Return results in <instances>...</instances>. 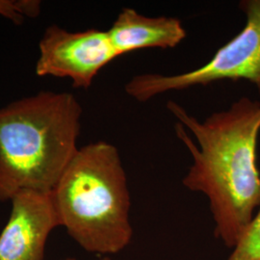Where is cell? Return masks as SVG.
<instances>
[{"instance_id":"6da1fadb","label":"cell","mask_w":260,"mask_h":260,"mask_svg":"<svg viewBox=\"0 0 260 260\" xmlns=\"http://www.w3.org/2000/svg\"><path fill=\"white\" fill-rule=\"evenodd\" d=\"M167 108L193 161L182 183L207 198L215 236L233 248L260 206V102L243 96L202 121L173 101Z\"/></svg>"},{"instance_id":"7a4b0ae2","label":"cell","mask_w":260,"mask_h":260,"mask_svg":"<svg viewBox=\"0 0 260 260\" xmlns=\"http://www.w3.org/2000/svg\"><path fill=\"white\" fill-rule=\"evenodd\" d=\"M82 108L69 93H40L0 108V202L54 190L78 148Z\"/></svg>"},{"instance_id":"3957f363","label":"cell","mask_w":260,"mask_h":260,"mask_svg":"<svg viewBox=\"0 0 260 260\" xmlns=\"http://www.w3.org/2000/svg\"><path fill=\"white\" fill-rule=\"evenodd\" d=\"M52 198L61 226L85 251L114 254L129 245V190L114 145L99 141L78 149Z\"/></svg>"},{"instance_id":"277c9868","label":"cell","mask_w":260,"mask_h":260,"mask_svg":"<svg viewBox=\"0 0 260 260\" xmlns=\"http://www.w3.org/2000/svg\"><path fill=\"white\" fill-rule=\"evenodd\" d=\"M239 7L246 16L245 26L206 64L177 75H135L125 84V93L146 103L161 93L223 80L249 81L260 93V0H243Z\"/></svg>"},{"instance_id":"5b68a950","label":"cell","mask_w":260,"mask_h":260,"mask_svg":"<svg viewBox=\"0 0 260 260\" xmlns=\"http://www.w3.org/2000/svg\"><path fill=\"white\" fill-rule=\"evenodd\" d=\"M39 48V76L70 78L74 87L85 90L105 66L120 57L107 31L99 29L70 32L51 25L46 29Z\"/></svg>"},{"instance_id":"8992f818","label":"cell","mask_w":260,"mask_h":260,"mask_svg":"<svg viewBox=\"0 0 260 260\" xmlns=\"http://www.w3.org/2000/svg\"><path fill=\"white\" fill-rule=\"evenodd\" d=\"M10 202L9 220L0 234V260H44L49 234L61 226L52 192L21 191Z\"/></svg>"},{"instance_id":"52a82bcc","label":"cell","mask_w":260,"mask_h":260,"mask_svg":"<svg viewBox=\"0 0 260 260\" xmlns=\"http://www.w3.org/2000/svg\"><path fill=\"white\" fill-rule=\"evenodd\" d=\"M107 33L120 57L145 48H174L187 36L180 19L146 17L132 8L121 10Z\"/></svg>"},{"instance_id":"ba28073f","label":"cell","mask_w":260,"mask_h":260,"mask_svg":"<svg viewBox=\"0 0 260 260\" xmlns=\"http://www.w3.org/2000/svg\"><path fill=\"white\" fill-rule=\"evenodd\" d=\"M226 260H260V206Z\"/></svg>"},{"instance_id":"9c48e42d","label":"cell","mask_w":260,"mask_h":260,"mask_svg":"<svg viewBox=\"0 0 260 260\" xmlns=\"http://www.w3.org/2000/svg\"><path fill=\"white\" fill-rule=\"evenodd\" d=\"M41 12L37 0H0V16L15 24H21L25 18H36Z\"/></svg>"},{"instance_id":"30bf717a","label":"cell","mask_w":260,"mask_h":260,"mask_svg":"<svg viewBox=\"0 0 260 260\" xmlns=\"http://www.w3.org/2000/svg\"><path fill=\"white\" fill-rule=\"evenodd\" d=\"M101 260H112L110 257H103V259Z\"/></svg>"},{"instance_id":"8fae6325","label":"cell","mask_w":260,"mask_h":260,"mask_svg":"<svg viewBox=\"0 0 260 260\" xmlns=\"http://www.w3.org/2000/svg\"><path fill=\"white\" fill-rule=\"evenodd\" d=\"M64 260H76L75 258H72V257H70V258H66V259Z\"/></svg>"}]
</instances>
